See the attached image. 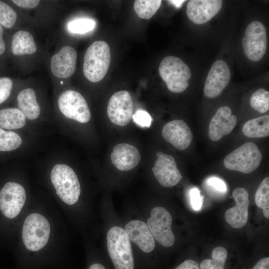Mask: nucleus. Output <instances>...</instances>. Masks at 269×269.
Here are the masks:
<instances>
[{"label":"nucleus","instance_id":"412c9836","mask_svg":"<svg viewBox=\"0 0 269 269\" xmlns=\"http://www.w3.org/2000/svg\"><path fill=\"white\" fill-rule=\"evenodd\" d=\"M18 106L25 117L30 120L37 119L40 108L36 101L35 91L31 88L21 90L17 97Z\"/></svg>","mask_w":269,"mask_h":269},{"label":"nucleus","instance_id":"f257e3e1","mask_svg":"<svg viewBox=\"0 0 269 269\" xmlns=\"http://www.w3.org/2000/svg\"><path fill=\"white\" fill-rule=\"evenodd\" d=\"M111 63V52L104 41H96L89 46L84 58L83 73L92 82H98L106 76Z\"/></svg>","mask_w":269,"mask_h":269},{"label":"nucleus","instance_id":"a211bd4d","mask_svg":"<svg viewBox=\"0 0 269 269\" xmlns=\"http://www.w3.org/2000/svg\"><path fill=\"white\" fill-rule=\"evenodd\" d=\"M77 53L70 46H65L51 60L52 74L56 77L67 78L71 77L76 69Z\"/></svg>","mask_w":269,"mask_h":269},{"label":"nucleus","instance_id":"4be33fe9","mask_svg":"<svg viewBox=\"0 0 269 269\" xmlns=\"http://www.w3.org/2000/svg\"><path fill=\"white\" fill-rule=\"evenodd\" d=\"M37 47L31 34L27 31L18 30L12 36L11 52L14 55L32 54Z\"/></svg>","mask_w":269,"mask_h":269},{"label":"nucleus","instance_id":"f8f14e48","mask_svg":"<svg viewBox=\"0 0 269 269\" xmlns=\"http://www.w3.org/2000/svg\"><path fill=\"white\" fill-rule=\"evenodd\" d=\"M157 159L152 168L153 173L159 184L164 187L176 185L182 178L174 158L161 151L156 153Z\"/></svg>","mask_w":269,"mask_h":269},{"label":"nucleus","instance_id":"473e14b6","mask_svg":"<svg viewBox=\"0 0 269 269\" xmlns=\"http://www.w3.org/2000/svg\"><path fill=\"white\" fill-rule=\"evenodd\" d=\"M12 87V82L7 77L0 78V104L9 97Z\"/></svg>","mask_w":269,"mask_h":269},{"label":"nucleus","instance_id":"2eb2a0df","mask_svg":"<svg viewBox=\"0 0 269 269\" xmlns=\"http://www.w3.org/2000/svg\"><path fill=\"white\" fill-rule=\"evenodd\" d=\"M222 5L221 0H191L187 5L186 14L193 23L202 24L218 14Z\"/></svg>","mask_w":269,"mask_h":269},{"label":"nucleus","instance_id":"9b49d317","mask_svg":"<svg viewBox=\"0 0 269 269\" xmlns=\"http://www.w3.org/2000/svg\"><path fill=\"white\" fill-rule=\"evenodd\" d=\"M107 115L113 124L127 125L132 118L134 104L130 94L122 90L116 92L110 98L107 107Z\"/></svg>","mask_w":269,"mask_h":269},{"label":"nucleus","instance_id":"4c0bfd02","mask_svg":"<svg viewBox=\"0 0 269 269\" xmlns=\"http://www.w3.org/2000/svg\"><path fill=\"white\" fill-rule=\"evenodd\" d=\"M252 269H269V258L261 259Z\"/></svg>","mask_w":269,"mask_h":269},{"label":"nucleus","instance_id":"ea45409f","mask_svg":"<svg viewBox=\"0 0 269 269\" xmlns=\"http://www.w3.org/2000/svg\"><path fill=\"white\" fill-rule=\"evenodd\" d=\"M88 269H106V268L100 263H94L90 265Z\"/></svg>","mask_w":269,"mask_h":269},{"label":"nucleus","instance_id":"6e6552de","mask_svg":"<svg viewBox=\"0 0 269 269\" xmlns=\"http://www.w3.org/2000/svg\"><path fill=\"white\" fill-rule=\"evenodd\" d=\"M171 224L170 213L164 207L157 206L151 210L146 224L154 239L162 246L169 247L175 242Z\"/></svg>","mask_w":269,"mask_h":269},{"label":"nucleus","instance_id":"7ed1b4c3","mask_svg":"<svg viewBox=\"0 0 269 269\" xmlns=\"http://www.w3.org/2000/svg\"><path fill=\"white\" fill-rule=\"evenodd\" d=\"M51 182L59 197L71 205L78 201L81 193L78 177L69 166L58 164L52 168L50 173Z\"/></svg>","mask_w":269,"mask_h":269},{"label":"nucleus","instance_id":"58836bf2","mask_svg":"<svg viewBox=\"0 0 269 269\" xmlns=\"http://www.w3.org/2000/svg\"><path fill=\"white\" fill-rule=\"evenodd\" d=\"M2 27L0 24V55L4 52L5 49V43L2 37Z\"/></svg>","mask_w":269,"mask_h":269},{"label":"nucleus","instance_id":"20e7f679","mask_svg":"<svg viewBox=\"0 0 269 269\" xmlns=\"http://www.w3.org/2000/svg\"><path fill=\"white\" fill-rule=\"evenodd\" d=\"M158 70L170 91L179 93L188 88L191 72L188 65L180 58L174 56L164 58L159 64Z\"/></svg>","mask_w":269,"mask_h":269},{"label":"nucleus","instance_id":"0eeeda50","mask_svg":"<svg viewBox=\"0 0 269 269\" xmlns=\"http://www.w3.org/2000/svg\"><path fill=\"white\" fill-rule=\"evenodd\" d=\"M242 46L246 57L258 61L264 56L267 48V30L259 21H253L247 26L242 39Z\"/></svg>","mask_w":269,"mask_h":269},{"label":"nucleus","instance_id":"c85d7f7f","mask_svg":"<svg viewBox=\"0 0 269 269\" xmlns=\"http://www.w3.org/2000/svg\"><path fill=\"white\" fill-rule=\"evenodd\" d=\"M250 103L251 106L258 112L263 114L269 109V92L260 88L252 95Z\"/></svg>","mask_w":269,"mask_h":269},{"label":"nucleus","instance_id":"6ab92c4d","mask_svg":"<svg viewBox=\"0 0 269 269\" xmlns=\"http://www.w3.org/2000/svg\"><path fill=\"white\" fill-rule=\"evenodd\" d=\"M124 230L129 240L143 252L148 253L154 250V239L144 222L138 220L131 221L126 224Z\"/></svg>","mask_w":269,"mask_h":269},{"label":"nucleus","instance_id":"9d476101","mask_svg":"<svg viewBox=\"0 0 269 269\" xmlns=\"http://www.w3.org/2000/svg\"><path fill=\"white\" fill-rule=\"evenodd\" d=\"M25 200V189L19 183L8 182L0 191V210L7 218L16 217L22 209Z\"/></svg>","mask_w":269,"mask_h":269},{"label":"nucleus","instance_id":"423d86ee","mask_svg":"<svg viewBox=\"0 0 269 269\" xmlns=\"http://www.w3.org/2000/svg\"><path fill=\"white\" fill-rule=\"evenodd\" d=\"M262 159V154L258 146L248 142L228 154L223 163L227 169L247 174L256 170Z\"/></svg>","mask_w":269,"mask_h":269},{"label":"nucleus","instance_id":"2f4dec72","mask_svg":"<svg viewBox=\"0 0 269 269\" xmlns=\"http://www.w3.org/2000/svg\"><path fill=\"white\" fill-rule=\"evenodd\" d=\"M132 119L137 126L142 128H149L151 125L152 118L149 114L145 110H136L132 116Z\"/></svg>","mask_w":269,"mask_h":269},{"label":"nucleus","instance_id":"cd10ccee","mask_svg":"<svg viewBox=\"0 0 269 269\" xmlns=\"http://www.w3.org/2000/svg\"><path fill=\"white\" fill-rule=\"evenodd\" d=\"M21 143V138L17 134L0 128V151L15 150L18 148Z\"/></svg>","mask_w":269,"mask_h":269},{"label":"nucleus","instance_id":"f3484780","mask_svg":"<svg viewBox=\"0 0 269 269\" xmlns=\"http://www.w3.org/2000/svg\"><path fill=\"white\" fill-rule=\"evenodd\" d=\"M162 135L165 140L181 150L186 149L193 139L190 128L182 120H175L166 123L162 128Z\"/></svg>","mask_w":269,"mask_h":269},{"label":"nucleus","instance_id":"39448f33","mask_svg":"<svg viewBox=\"0 0 269 269\" xmlns=\"http://www.w3.org/2000/svg\"><path fill=\"white\" fill-rule=\"evenodd\" d=\"M50 234L48 221L43 215L34 213L25 219L22 229V239L25 248L37 252L47 244Z\"/></svg>","mask_w":269,"mask_h":269},{"label":"nucleus","instance_id":"c756f323","mask_svg":"<svg viewBox=\"0 0 269 269\" xmlns=\"http://www.w3.org/2000/svg\"><path fill=\"white\" fill-rule=\"evenodd\" d=\"M96 22L89 18H81L70 21L68 24V30L72 33L83 34L94 29Z\"/></svg>","mask_w":269,"mask_h":269},{"label":"nucleus","instance_id":"72a5a7b5","mask_svg":"<svg viewBox=\"0 0 269 269\" xmlns=\"http://www.w3.org/2000/svg\"><path fill=\"white\" fill-rule=\"evenodd\" d=\"M191 206L194 211H199L202 206L203 197L196 187L192 188L189 192Z\"/></svg>","mask_w":269,"mask_h":269},{"label":"nucleus","instance_id":"e433bc0d","mask_svg":"<svg viewBox=\"0 0 269 269\" xmlns=\"http://www.w3.org/2000/svg\"><path fill=\"white\" fill-rule=\"evenodd\" d=\"M174 269H200L198 264L193 260H186Z\"/></svg>","mask_w":269,"mask_h":269},{"label":"nucleus","instance_id":"bb28decb","mask_svg":"<svg viewBox=\"0 0 269 269\" xmlns=\"http://www.w3.org/2000/svg\"><path fill=\"white\" fill-rule=\"evenodd\" d=\"M257 206L263 210L265 218H269V177H265L259 185L256 194Z\"/></svg>","mask_w":269,"mask_h":269},{"label":"nucleus","instance_id":"b1692460","mask_svg":"<svg viewBox=\"0 0 269 269\" xmlns=\"http://www.w3.org/2000/svg\"><path fill=\"white\" fill-rule=\"evenodd\" d=\"M26 123V117L18 109L8 108L0 110V126L7 130L22 128Z\"/></svg>","mask_w":269,"mask_h":269},{"label":"nucleus","instance_id":"4468645a","mask_svg":"<svg viewBox=\"0 0 269 269\" xmlns=\"http://www.w3.org/2000/svg\"><path fill=\"white\" fill-rule=\"evenodd\" d=\"M235 205L225 213L227 222L233 228L239 229L244 227L248 219L249 205V193L243 187H237L233 191Z\"/></svg>","mask_w":269,"mask_h":269},{"label":"nucleus","instance_id":"7c9ffc66","mask_svg":"<svg viewBox=\"0 0 269 269\" xmlns=\"http://www.w3.org/2000/svg\"><path fill=\"white\" fill-rule=\"evenodd\" d=\"M17 14L13 9L5 2L0 1V24L10 28L15 24Z\"/></svg>","mask_w":269,"mask_h":269},{"label":"nucleus","instance_id":"aec40b11","mask_svg":"<svg viewBox=\"0 0 269 269\" xmlns=\"http://www.w3.org/2000/svg\"><path fill=\"white\" fill-rule=\"evenodd\" d=\"M141 156L134 146L122 143L116 145L111 154L112 163L121 171H128L135 167L139 163Z\"/></svg>","mask_w":269,"mask_h":269},{"label":"nucleus","instance_id":"1a4fd4ad","mask_svg":"<svg viewBox=\"0 0 269 269\" xmlns=\"http://www.w3.org/2000/svg\"><path fill=\"white\" fill-rule=\"evenodd\" d=\"M58 104L61 112L67 118L81 123L88 122L91 117L87 102L79 92L67 90L59 97Z\"/></svg>","mask_w":269,"mask_h":269},{"label":"nucleus","instance_id":"c9c22d12","mask_svg":"<svg viewBox=\"0 0 269 269\" xmlns=\"http://www.w3.org/2000/svg\"><path fill=\"white\" fill-rule=\"evenodd\" d=\"M12 2L19 7L24 8H33L40 2L38 0H13Z\"/></svg>","mask_w":269,"mask_h":269},{"label":"nucleus","instance_id":"5701e85b","mask_svg":"<svg viewBox=\"0 0 269 269\" xmlns=\"http://www.w3.org/2000/svg\"><path fill=\"white\" fill-rule=\"evenodd\" d=\"M243 134L248 137L261 138L269 135V115H266L248 121L242 128Z\"/></svg>","mask_w":269,"mask_h":269},{"label":"nucleus","instance_id":"a19ab883","mask_svg":"<svg viewBox=\"0 0 269 269\" xmlns=\"http://www.w3.org/2000/svg\"><path fill=\"white\" fill-rule=\"evenodd\" d=\"M171 3H173L175 6L179 7L185 1L183 0H170Z\"/></svg>","mask_w":269,"mask_h":269},{"label":"nucleus","instance_id":"a878e982","mask_svg":"<svg viewBox=\"0 0 269 269\" xmlns=\"http://www.w3.org/2000/svg\"><path fill=\"white\" fill-rule=\"evenodd\" d=\"M161 3L160 0H136L134 7L138 17L148 19L156 13Z\"/></svg>","mask_w":269,"mask_h":269},{"label":"nucleus","instance_id":"f704fd0d","mask_svg":"<svg viewBox=\"0 0 269 269\" xmlns=\"http://www.w3.org/2000/svg\"><path fill=\"white\" fill-rule=\"evenodd\" d=\"M207 185L213 191L220 193H226L227 188L225 182L217 177H210L206 180Z\"/></svg>","mask_w":269,"mask_h":269},{"label":"nucleus","instance_id":"393cba45","mask_svg":"<svg viewBox=\"0 0 269 269\" xmlns=\"http://www.w3.org/2000/svg\"><path fill=\"white\" fill-rule=\"evenodd\" d=\"M212 259L202 261L200 269H224L227 258V252L222 247H216L212 251Z\"/></svg>","mask_w":269,"mask_h":269},{"label":"nucleus","instance_id":"dca6fc26","mask_svg":"<svg viewBox=\"0 0 269 269\" xmlns=\"http://www.w3.org/2000/svg\"><path fill=\"white\" fill-rule=\"evenodd\" d=\"M237 117L232 115L231 109L226 106L220 107L211 120L208 135L213 141H218L229 134L235 127Z\"/></svg>","mask_w":269,"mask_h":269},{"label":"nucleus","instance_id":"ddd939ff","mask_svg":"<svg viewBox=\"0 0 269 269\" xmlns=\"http://www.w3.org/2000/svg\"><path fill=\"white\" fill-rule=\"evenodd\" d=\"M230 79L231 71L228 64L223 60H217L207 76L204 87L205 95L209 98L217 97L227 87Z\"/></svg>","mask_w":269,"mask_h":269},{"label":"nucleus","instance_id":"f03ea898","mask_svg":"<svg viewBox=\"0 0 269 269\" xmlns=\"http://www.w3.org/2000/svg\"><path fill=\"white\" fill-rule=\"evenodd\" d=\"M107 248L116 269H134V260L130 240L125 230L119 226L107 233Z\"/></svg>","mask_w":269,"mask_h":269}]
</instances>
